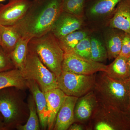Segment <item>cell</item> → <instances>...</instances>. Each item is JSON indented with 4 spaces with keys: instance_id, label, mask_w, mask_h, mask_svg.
I'll use <instances>...</instances> for the list:
<instances>
[{
    "instance_id": "cell-12",
    "label": "cell",
    "mask_w": 130,
    "mask_h": 130,
    "mask_svg": "<svg viewBox=\"0 0 130 130\" xmlns=\"http://www.w3.org/2000/svg\"><path fill=\"white\" fill-rule=\"evenodd\" d=\"M98 105L99 103L93 90L78 98L74 108L75 122L86 126Z\"/></svg>"
},
{
    "instance_id": "cell-21",
    "label": "cell",
    "mask_w": 130,
    "mask_h": 130,
    "mask_svg": "<svg viewBox=\"0 0 130 130\" xmlns=\"http://www.w3.org/2000/svg\"><path fill=\"white\" fill-rule=\"evenodd\" d=\"M0 46L6 53L10 55L22 37L14 25L0 24Z\"/></svg>"
},
{
    "instance_id": "cell-18",
    "label": "cell",
    "mask_w": 130,
    "mask_h": 130,
    "mask_svg": "<svg viewBox=\"0 0 130 130\" xmlns=\"http://www.w3.org/2000/svg\"><path fill=\"white\" fill-rule=\"evenodd\" d=\"M105 73L115 80L126 82L130 78L127 58L119 55L111 64L107 65Z\"/></svg>"
},
{
    "instance_id": "cell-17",
    "label": "cell",
    "mask_w": 130,
    "mask_h": 130,
    "mask_svg": "<svg viewBox=\"0 0 130 130\" xmlns=\"http://www.w3.org/2000/svg\"><path fill=\"white\" fill-rule=\"evenodd\" d=\"M28 88L34 98L40 119L41 128L42 130L47 129L48 111L47 101L44 92L35 81L27 80Z\"/></svg>"
},
{
    "instance_id": "cell-29",
    "label": "cell",
    "mask_w": 130,
    "mask_h": 130,
    "mask_svg": "<svg viewBox=\"0 0 130 130\" xmlns=\"http://www.w3.org/2000/svg\"><path fill=\"white\" fill-rule=\"evenodd\" d=\"M68 130H86V126L81 123L74 122L70 126Z\"/></svg>"
},
{
    "instance_id": "cell-10",
    "label": "cell",
    "mask_w": 130,
    "mask_h": 130,
    "mask_svg": "<svg viewBox=\"0 0 130 130\" xmlns=\"http://www.w3.org/2000/svg\"><path fill=\"white\" fill-rule=\"evenodd\" d=\"M30 0H9L6 5L0 4V24L13 25L25 16L30 7Z\"/></svg>"
},
{
    "instance_id": "cell-3",
    "label": "cell",
    "mask_w": 130,
    "mask_h": 130,
    "mask_svg": "<svg viewBox=\"0 0 130 130\" xmlns=\"http://www.w3.org/2000/svg\"><path fill=\"white\" fill-rule=\"evenodd\" d=\"M25 91L15 87L0 90V113L5 130L16 129L28 120L29 111L25 100Z\"/></svg>"
},
{
    "instance_id": "cell-27",
    "label": "cell",
    "mask_w": 130,
    "mask_h": 130,
    "mask_svg": "<svg viewBox=\"0 0 130 130\" xmlns=\"http://www.w3.org/2000/svg\"><path fill=\"white\" fill-rule=\"evenodd\" d=\"M15 68L10 55L0 46V72Z\"/></svg>"
},
{
    "instance_id": "cell-32",
    "label": "cell",
    "mask_w": 130,
    "mask_h": 130,
    "mask_svg": "<svg viewBox=\"0 0 130 130\" xmlns=\"http://www.w3.org/2000/svg\"><path fill=\"white\" fill-rule=\"evenodd\" d=\"M125 113L126 116H127V117H128V119H129V120L130 121V106L128 110Z\"/></svg>"
},
{
    "instance_id": "cell-35",
    "label": "cell",
    "mask_w": 130,
    "mask_h": 130,
    "mask_svg": "<svg viewBox=\"0 0 130 130\" xmlns=\"http://www.w3.org/2000/svg\"><path fill=\"white\" fill-rule=\"evenodd\" d=\"M5 1V0H0V2H3Z\"/></svg>"
},
{
    "instance_id": "cell-33",
    "label": "cell",
    "mask_w": 130,
    "mask_h": 130,
    "mask_svg": "<svg viewBox=\"0 0 130 130\" xmlns=\"http://www.w3.org/2000/svg\"><path fill=\"white\" fill-rule=\"evenodd\" d=\"M127 84L128 85V89H129V94L130 99V78L128 79L127 81Z\"/></svg>"
},
{
    "instance_id": "cell-19",
    "label": "cell",
    "mask_w": 130,
    "mask_h": 130,
    "mask_svg": "<svg viewBox=\"0 0 130 130\" xmlns=\"http://www.w3.org/2000/svg\"><path fill=\"white\" fill-rule=\"evenodd\" d=\"M100 30H93L90 36L91 43L90 59L102 63L108 59L107 51L103 38L102 33Z\"/></svg>"
},
{
    "instance_id": "cell-5",
    "label": "cell",
    "mask_w": 130,
    "mask_h": 130,
    "mask_svg": "<svg viewBox=\"0 0 130 130\" xmlns=\"http://www.w3.org/2000/svg\"><path fill=\"white\" fill-rule=\"evenodd\" d=\"M21 71L26 79L35 81L44 93L58 88L57 76L28 47L26 60Z\"/></svg>"
},
{
    "instance_id": "cell-30",
    "label": "cell",
    "mask_w": 130,
    "mask_h": 130,
    "mask_svg": "<svg viewBox=\"0 0 130 130\" xmlns=\"http://www.w3.org/2000/svg\"><path fill=\"white\" fill-rule=\"evenodd\" d=\"M0 130H5L3 123V117L0 113Z\"/></svg>"
},
{
    "instance_id": "cell-25",
    "label": "cell",
    "mask_w": 130,
    "mask_h": 130,
    "mask_svg": "<svg viewBox=\"0 0 130 130\" xmlns=\"http://www.w3.org/2000/svg\"><path fill=\"white\" fill-rule=\"evenodd\" d=\"M86 0H64L62 10L80 18L84 19L85 9Z\"/></svg>"
},
{
    "instance_id": "cell-1",
    "label": "cell",
    "mask_w": 130,
    "mask_h": 130,
    "mask_svg": "<svg viewBox=\"0 0 130 130\" xmlns=\"http://www.w3.org/2000/svg\"><path fill=\"white\" fill-rule=\"evenodd\" d=\"M62 0H33L25 16L14 25L21 37L32 39L51 31L62 11Z\"/></svg>"
},
{
    "instance_id": "cell-34",
    "label": "cell",
    "mask_w": 130,
    "mask_h": 130,
    "mask_svg": "<svg viewBox=\"0 0 130 130\" xmlns=\"http://www.w3.org/2000/svg\"><path fill=\"white\" fill-rule=\"evenodd\" d=\"M1 34H0V45H1Z\"/></svg>"
},
{
    "instance_id": "cell-9",
    "label": "cell",
    "mask_w": 130,
    "mask_h": 130,
    "mask_svg": "<svg viewBox=\"0 0 130 130\" xmlns=\"http://www.w3.org/2000/svg\"><path fill=\"white\" fill-rule=\"evenodd\" d=\"M107 65L81 57L74 53H64L62 65V71L83 75L96 74L105 72Z\"/></svg>"
},
{
    "instance_id": "cell-22",
    "label": "cell",
    "mask_w": 130,
    "mask_h": 130,
    "mask_svg": "<svg viewBox=\"0 0 130 130\" xmlns=\"http://www.w3.org/2000/svg\"><path fill=\"white\" fill-rule=\"evenodd\" d=\"M92 31L90 28H83L59 39V44L64 53H73L77 44L90 35Z\"/></svg>"
},
{
    "instance_id": "cell-28",
    "label": "cell",
    "mask_w": 130,
    "mask_h": 130,
    "mask_svg": "<svg viewBox=\"0 0 130 130\" xmlns=\"http://www.w3.org/2000/svg\"><path fill=\"white\" fill-rule=\"evenodd\" d=\"M120 55L126 58L130 56V33L125 32Z\"/></svg>"
},
{
    "instance_id": "cell-8",
    "label": "cell",
    "mask_w": 130,
    "mask_h": 130,
    "mask_svg": "<svg viewBox=\"0 0 130 130\" xmlns=\"http://www.w3.org/2000/svg\"><path fill=\"white\" fill-rule=\"evenodd\" d=\"M96 74L83 75L62 71L57 77L58 88L66 95L78 98L93 90Z\"/></svg>"
},
{
    "instance_id": "cell-2",
    "label": "cell",
    "mask_w": 130,
    "mask_h": 130,
    "mask_svg": "<svg viewBox=\"0 0 130 130\" xmlns=\"http://www.w3.org/2000/svg\"><path fill=\"white\" fill-rule=\"evenodd\" d=\"M99 105L126 112L130 106L127 82L115 80L103 71L96 74L93 89Z\"/></svg>"
},
{
    "instance_id": "cell-15",
    "label": "cell",
    "mask_w": 130,
    "mask_h": 130,
    "mask_svg": "<svg viewBox=\"0 0 130 130\" xmlns=\"http://www.w3.org/2000/svg\"><path fill=\"white\" fill-rule=\"evenodd\" d=\"M48 111L47 129L53 130L57 114L67 95L58 88L44 93Z\"/></svg>"
},
{
    "instance_id": "cell-13",
    "label": "cell",
    "mask_w": 130,
    "mask_h": 130,
    "mask_svg": "<svg viewBox=\"0 0 130 130\" xmlns=\"http://www.w3.org/2000/svg\"><path fill=\"white\" fill-rule=\"evenodd\" d=\"M78 98L67 96L58 112L54 130H67L75 122L74 108Z\"/></svg>"
},
{
    "instance_id": "cell-31",
    "label": "cell",
    "mask_w": 130,
    "mask_h": 130,
    "mask_svg": "<svg viewBox=\"0 0 130 130\" xmlns=\"http://www.w3.org/2000/svg\"><path fill=\"white\" fill-rule=\"evenodd\" d=\"M127 64L130 75V56L127 58Z\"/></svg>"
},
{
    "instance_id": "cell-16",
    "label": "cell",
    "mask_w": 130,
    "mask_h": 130,
    "mask_svg": "<svg viewBox=\"0 0 130 130\" xmlns=\"http://www.w3.org/2000/svg\"><path fill=\"white\" fill-rule=\"evenodd\" d=\"M107 26L130 33V0L119 3Z\"/></svg>"
},
{
    "instance_id": "cell-23",
    "label": "cell",
    "mask_w": 130,
    "mask_h": 130,
    "mask_svg": "<svg viewBox=\"0 0 130 130\" xmlns=\"http://www.w3.org/2000/svg\"><path fill=\"white\" fill-rule=\"evenodd\" d=\"M31 39L28 37H22L10 54L15 68L21 71L25 64L28 53V44Z\"/></svg>"
},
{
    "instance_id": "cell-36",
    "label": "cell",
    "mask_w": 130,
    "mask_h": 130,
    "mask_svg": "<svg viewBox=\"0 0 130 130\" xmlns=\"http://www.w3.org/2000/svg\"><path fill=\"white\" fill-rule=\"evenodd\" d=\"M64 1V0H62V1Z\"/></svg>"
},
{
    "instance_id": "cell-7",
    "label": "cell",
    "mask_w": 130,
    "mask_h": 130,
    "mask_svg": "<svg viewBox=\"0 0 130 130\" xmlns=\"http://www.w3.org/2000/svg\"><path fill=\"white\" fill-rule=\"evenodd\" d=\"M121 0H86L85 19L93 30L106 27L113 15L116 6Z\"/></svg>"
},
{
    "instance_id": "cell-11",
    "label": "cell",
    "mask_w": 130,
    "mask_h": 130,
    "mask_svg": "<svg viewBox=\"0 0 130 130\" xmlns=\"http://www.w3.org/2000/svg\"><path fill=\"white\" fill-rule=\"evenodd\" d=\"M84 19L62 11L55 22L51 31L59 40L85 27Z\"/></svg>"
},
{
    "instance_id": "cell-6",
    "label": "cell",
    "mask_w": 130,
    "mask_h": 130,
    "mask_svg": "<svg viewBox=\"0 0 130 130\" xmlns=\"http://www.w3.org/2000/svg\"><path fill=\"white\" fill-rule=\"evenodd\" d=\"M87 130H130L125 112L100 105L86 126Z\"/></svg>"
},
{
    "instance_id": "cell-26",
    "label": "cell",
    "mask_w": 130,
    "mask_h": 130,
    "mask_svg": "<svg viewBox=\"0 0 130 130\" xmlns=\"http://www.w3.org/2000/svg\"><path fill=\"white\" fill-rule=\"evenodd\" d=\"M90 35L81 40L77 44L73 53L83 58L90 59L91 43Z\"/></svg>"
},
{
    "instance_id": "cell-24",
    "label": "cell",
    "mask_w": 130,
    "mask_h": 130,
    "mask_svg": "<svg viewBox=\"0 0 130 130\" xmlns=\"http://www.w3.org/2000/svg\"><path fill=\"white\" fill-rule=\"evenodd\" d=\"M29 113L28 120L24 124L19 126L18 130H40L41 129L40 119L34 98L30 94L27 99Z\"/></svg>"
},
{
    "instance_id": "cell-14",
    "label": "cell",
    "mask_w": 130,
    "mask_h": 130,
    "mask_svg": "<svg viewBox=\"0 0 130 130\" xmlns=\"http://www.w3.org/2000/svg\"><path fill=\"white\" fill-rule=\"evenodd\" d=\"M103 38L107 51L108 59H115L120 54L125 32L107 26L102 29Z\"/></svg>"
},
{
    "instance_id": "cell-20",
    "label": "cell",
    "mask_w": 130,
    "mask_h": 130,
    "mask_svg": "<svg viewBox=\"0 0 130 130\" xmlns=\"http://www.w3.org/2000/svg\"><path fill=\"white\" fill-rule=\"evenodd\" d=\"M26 81L21 71L17 68L0 72V90L15 87L26 90L28 89Z\"/></svg>"
},
{
    "instance_id": "cell-4",
    "label": "cell",
    "mask_w": 130,
    "mask_h": 130,
    "mask_svg": "<svg viewBox=\"0 0 130 130\" xmlns=\"http://www.w3.org/2000/svg\"><path fill=\"white\" fill-rule=\"evenodd\" d=\"M28 48L35 52L43 64L57 77L60 75L64 52L58 39L51 31L31 39Z\"/></svg>"
}]
</instances>
